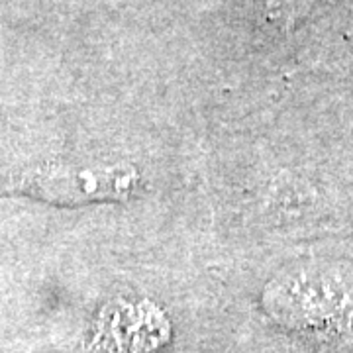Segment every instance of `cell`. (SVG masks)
Masks as SVG:
<instances>
[{
    "label": "cell",
    "instance_id": "obj_1",
    "mask_svg": "<svg viewBox=\"0 0 353 353\" xmlns=\"http://www.w3.org/2000/svg\"><path fill=\"white\" fill-rule=\"evenodd\" d=\"M273 316L292 326H328L353 306V279L336 267H304L279 279L267 296Z\"/></svg>",
    "mask_w": 353,
    "mask_h": 353
},
{
    "label": "cell",
    "instance_id": "obj_2",
    "mask_svg": "<svg viewBox=\"0 0 353 353\" xmlns=\"http://www.w3.org/2000/svg\"><path fill=\"white\" fill-rule=\"evenodd\" d=\"M132 165H69L39 169L22 181V189L51 202H88L128 199L138 189Z\"/></svg>",
    "mask_w": 353,
    "mask_h": 353
},
{
    "label": "cell",
    "instance_id": "obj_3",
    "mask_svg": "<svg viewBox=\"0 0 353 353\" xmlns=\"http://www.w3.org/2000/svg\"><path fill=\"white\" fill-rule=\"evenodd\" d=\"M261 2L267 16L283 26L294 24L312 4V0H261Z\"/></svg>",
    "mask_w": 353,
    "mask_h": 353
}]
</instances>
